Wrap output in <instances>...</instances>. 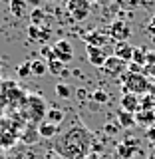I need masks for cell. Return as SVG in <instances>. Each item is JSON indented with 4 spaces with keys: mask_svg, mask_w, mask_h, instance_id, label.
Segmentation results:
<instances>
[{
    "mask_svg": "<svg viewBox=\"0 0 155 159\" xmlns=\"http://www.w3.org/2000/svg\"><path fill=\"white\" fill-rule=\"evenodd\" d=\"M40 32H42V28L32 26V24L28 26V38L32 40V42H40Z\"/></svg>",
    "mask_w": 155,
    "mask_h": 159,
    "instance_id": "cell-20",
    "label": "cell"
},
{
    "mask_svg": "<svg viewBox=\"0 0 155 159\" xmlns=\"http://www.w3.org/2000/svg\"><path fill=\"white\" fill-rule=\"evenodd\" d=\"M16 74H18V78H26V76H30V62H24V64H20V66L16 68Z\"/></svg>",
    "mask_w": 155,
    "mask_h": 159,
    "instance_id": "cell-21",
    "label": "cell"
},
{
    "mask_svg": "<svg viewBox=\"0 0 155 159\" xmlns=\"http://www.w3.org/2000/svg\"><path fill=\"white\" fill-rule=\"evenodd\" d=\"M147 34H151V36L155 38V14L149 18V22H147Z\"/></svg>",
    "mask_w": 155,
    "mask_h": 159,
    "instance_id": "cell-22",
    "label": "cell"
},
{
    "mask_svg": "<svg viewBox=\"0 0 155 159\" xmlns=\"http://www.w3.org/2000/svg\"><path fill=\"white\" fill-rule=\"evenodd\" d=\"M64 70H66V68H64V64L58 62V60H52V62H48V72L54 74V76H62Z\"/></svg>",
    "mask_w": 155,
    "mask_h": 159,
    "instance_id": "cell-17",
    "label": "cell"
},
{
    "mask_svg": "<svg viewBox=\"0 0 155 159\" xmlns=\"http://www.w3.org/2000/svg\"><path fill=\"white\" fill-rule=\"evenodd\" d=\"M10 12L18 18L24 16V12H26V2H24V0H12V2H10Z\"/></svg>",
    "mask_w": 155,
    "mask_h": 159,
    "instance_id": "cell-16",
    "label": "cell"
},
{
    "mask_svg": "<svg viewBox=\"0 0 155 159\" xmlns=\"http://www.w3.org/2000/svg\"><path fill=\"white\" fill-rule=\"evenodd\" d=\"M121 88L125 89V93H133V96H143L145 92L151 89V84L149 80L143 76V74H131V72H125L121 76Z\"/></svg>",
    "mask_w": 155,
    "mask_h": 159,
    "instance_id": "cell-2",
    "label": "cell"
},
{
    "mask_svg": "<svg viewBox=\"0 0 155 159\" xmlns=\"http://www.w3.org/2000/svg\"><path fill=\"white\" fill-rule=\"evenodd\" d=\"M92 99L98 102V103H107L109 102V93L103 92V89H96V92L92 93Z\"/></svg>",
    "mask_w": 155,
    "mask_h": 159,
    "instance_id": "cell-18",
    "label": "cell"
},
{
    "mask_svg": "<svg viewBox=\"0 0 155 159\" xmlns=\"http://www.w3.org/2000/svg\"><path fill=\"white\" fill-rule=\"evenodd\" d=\"M66 10L72 14L74 20H86L89 16L92 6H89V2H86V0H72V2L66 4Z\"/></svg>",
    "mask_w": 155,
    "mask_h": 159,
    "instance_id": "cell-5",
    "label": "cell"
},
{
    "mask_svg": "<svg viewBox=\"0 0 155 159\" xmlns=\"http://www.w3.org/2000/svg\"><path fill=\"white\" fill-rule=\"evenodd\" d=\"M36 129H38V135L40 137H56L58 133H60V127L52 125V123H48V121H40Z\"/></svg>",
    "mask_w": 155,
    "mask_h": 159,
    "instance_id": "cell-10",
    "label": "cell"
},
{
    "mask_svg": "<svg viewBox=\"0 0 155 159\" xmlns=\"http://www.w3.org/2000/svg\"><path fill=\"white\" fill-rule=\"evenodd\" d=\"M102 70L106 74H109V76H123V74L127 72V64L121 62V60H117L116 56H109Z\"/></svg>",
    "mask_w": 155,
    "mask_h": 159,
    "instance_id": "cell-7",
    "label": "cell"
},
{
    "mask_svg": "<svg viewBox=\"0 0 155 159\" xmlns=\"http://www.w3.org/2000/svg\"><path fill=\"white\" fill-rule=\"evenodd\" d=\"M112 56H116L117 60L129 64L131 62V56H133V46L129 42H116L113 44V54Z\"/></svg>",
    "mask_w": 155,
    "mask_h": 159,
    "instance_id": "cell-8",
    "label": "cell"
},
{
    "mask_svg": "<svg viewBox=\"0 0 155 159\" xmlns=\"http://www.w3.org/2000/svg\"><path fill=\"white\" fill-rule=\"evenodd\" d=\"M30 72H32L34 76H44V74L48 72L46 60H32V62H30Z\"/></svg>",
    "mask_w": 155,
    "mask_h": 159,
    "instance_id": "cell-12",
    "label": "cell"
},
{
    "mask_svg": "<svg viewBox=\"0 0 155 159\" xmlns=\"http://www.w3.org/2000/svg\"><path fill=\"white\" fill-rule=\"evenodd\" d=\"M92 147V133L86 125L74 123L68 131L60 133L54 143V151L62 159H84Z\"/></svg>",
    "mask_w": 155,
    "mask_h": 159,
    "instance_id": "cell-1",
    "label": "cell"
},
{
    "mask_svg": "<svg viewBox=\"0 0 155 159\" xmlns=\"http://www.w3.org/2000/svg\"><path fill=\"white\" fill-rule=\"evenodd\" d=\"M145 58H147V50L143 46L139 48H133V56H131V62L133 64H139V66H145Z\"/></svg>",
    "mask_w": 155,
    "mask_h": 159,
    "instance_id": "cell-14",
    "label": "cell"
},
{
    "mask_svg": "<svg viewBox=\"0 0 155 159\" xmlns=\"http://www.w3.org/2000/svg\"><path fill=\"white\" fill-rule=\"evenodd\" d=\"M0 159H4V157H2V155H0Z\"/></svg>",
    "mask_w": 155,
    "mask_h": 159,
    "instance_id": "cell-24",
    "label": "cell"
},
{
    "mask_svg": "<svg viewBox=\"0 0 155 159\" xmlns=\"http://www.w3.org/2000/svg\"><path fill=\"white\" fill-rule=\"evenodd\" d=\"M143 76H149V78H155V66H145L143 68Z\"/></svg>",
    "mask_w": 155,
    "mask_h": 159,
    "instance_id": "cell-23",
    "label": "cell"
},
{
    "mask_svg": "<svg viewBox=\"0 0 155 159\" xmlns=\"http://www.w3.org/2000/svg\"><path fill=\"white\" fill-rule=\"evenodd\" d=\"M86 54H88V60H89V64H92V66H96V68H103L106 60L109 58V56H107V50H106V48L89 46V44H86Z\"/></svg>",
    "mask_w": 155,
    "mask_h": 159,
    "instance_id": "cell-6",
    "label": "cell"
},
{
    "mask_svg": "<svg viewBox=\"0 0 155 159\" xmlns=\"http://www.w3.org/2000/svg\"><path fill=\"white\" fill-rule=\"evenodd\" d=\"M64 117H66V111H64V109L52 107L50 111H46V121L52 123V125H56V127H60V123L64 121Z\"/></svg>",
    "mask_w": 155,
    "mask_h": 159,
    "instance_id": "cell-11",
    "label": "cell"
},
{
    "mask_svg": "<svg viewBox=\"0 0 155 159\" xmlns=\"http://www.w3.org/2000/svg\"><path fill=\"white\" fill-rule=\"evenodd\" d=\"M107 36L113 42H127V38L131 36V28L129 24H125L123 20H113L107 28Z\"/></svg>",
    "mask_w": 155,
    "mask_h": 159,
    "instance_id": "cell-3",
    "label": "cell"
},
{
    "mask_svg": "<svg viewBox=\"0 0 155 159\" xmlns=\"http://www.w3.org/2000/svg\"><path fill=\"white\" fill-rule=\"evenodd\" d=\"M141 107V102H139L137 96H133V93H121V109L127 113H135L137 109Z\"/></svg>",
    "mask_w": 155,
    "mask_h": 159,
    "instance_id": "cell-9",
    "label": "cell"
},
{
    "mask_svg": "<svg viewBox=\"0 0 155 159\" xmlns=\"http://www.w3.org/2000/svg\"><path fill=\"white\" fill-rule=\"evenodd\" d=\"M52 50H54V56H56V60H58V62H62L64 66L74 60V48H72V44H70L68 40H58V42L54 44Z\"/></svg>",
    "mask_w": 155,
    "mask_h": 159,
    "instance_id": "cell-4",
    "label": "cell"
},
{
    "mask_svg": "<svg viewBox=\"0 0 155 159\" xmlns=\"http://www.w3.org/2000/svg\"><path fill=\"white\" fill-rule=\"evenodd\" d=\"M56 93L60 98H72V88L66 86V84H58V86H56Z\"/></svg>",
    "mask_w": 155,
    "mask_h": 159,
    "instance_id": "cell-19",
    "label": "cell"
},
{
    "mask_svg": "<svg viewBox=\"0 0 155 159\" xmlns=\"http://www.w3.org/2000/svg\"><path fill=\"white\" fill-rule=\"evenodd\" d=\"M117 119H119V125L123 127H133L135 125V117H133V113H127V111H119L117 113Z\"/></svg>",
    "mask_w": 155,
    "mask_h": 159,
    "instance_id": "cell-15",
    "label": "cell"
},
{
    "mask_svg": "<svg viewBox=\"0 0 155 159\" xmlns=\"http://www.w3.org/2000/svg\"><path fill=\"white\" fill-rule=\"evenodd\" d=\"M46 20V12H44L42 8H34L32 14H30V22H32V26H38L42 28V22Z\"/></svg>",
    "mask_w": 155,
    "mask_h": 159,
    "instance_id": "cell-13",
    "label": "cell"
}]
</instances>
